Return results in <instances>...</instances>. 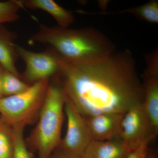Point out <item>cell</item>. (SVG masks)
<instances>
[{"mask_svg":"<svg viewBox=\"0 0 158 158\" xmlns=\"http://www.w3.org/2000/svg\"><path fill=\"white\" fill-rule=\"evenodd\" d=\"M66 98L84 117L125 113L141 103L143 84L128 50L92 62L70 64L60 60L56 76Z\"/></svg>","mask_w":158,"mask_h":158,"instance_id":"1","label":"cell"},{"mask_svg":"<svg viewBox=\"0 0 158 158\" xmlns=\"http://www.w3.org/2000/svg\"><path fill=\"white\" fill-rule=\"evenodd\" d=\"M29 41L48 45L62 61L70 64L96 61L116 52L112 41L92 28L69 29L41 24Z\"/></svg>","mask_w":158,"mask_h":158,"instance_id":"2","label":"cell"},{"mask_svg":"<svg viewBox=\"0 0 158 158\" xmlns=\"http://www.w3.org/2000/svg\"><path fill=\"white\" fill-rule=\"evenodd\" d=\"M65 99L56 79L55 82L50 81L37 125L27 139V145L32 152H37L38 158H50L60 145Z\"/></svg>","mask_w":158,"mask_h":158,"instance_id":"3","label":"cell"},{"mask_svg":"<svg viewBox=\"0 0 158 158\" xmlns=\"http://www.w3.org/2000/svg\"><path fill=\"white\" fill-rule=\"evenodd\" d=\"M50 81L44 79L22 93L0 98V116L11 127L32 123L38 118Z\"/></svg>","mask_w":158,"mask_h":158,"instance_id":"4","label":"cell"},{"mask_svg":"<svg viewBox=\"0 0 158 158\" xmlns=\"http://www.w3.org/2000/svg\"><path fill=\"white\" fill-rule=\"evenodd\" d=\"M64 112L67 118V129L57 149L66 158H82L92 141L88 126L85 118L66 97Z\"/></svg>","mask_w":158,"mask_h":158,"instance_id":"5","label":"cell"},{"mask_svg":"<svg viewBox=\"0 0 158 158\" xmlns=\"http://www.w3.org/2000/svg\"><path fill=\"white\" fill-rule=\"evenodd\" d=\"M18 58L25 64L21 78L29 85L56 76L60 70V59L49 47L41 52H35L16 44Z\"/></svg>","mask_w":158,"mask_h":158,"instance_id":"6","label":"cell"},{"mask_svg":"<svg viewBox=\"0 0 158 158\" xmlns=\"http://www.w3.org/2000/svg\"><path fill=\"white\" fill-rule=\"evenodd\" d=\"M116 138L131 152L144 141L154 139L142 103L135 105L124 113Z\"/></svg>","mask_w":158,"mask_h":158,"instance_id":"7","label":"cell"},{"mask_svg":"<svg viewBox=\"0 0 158 158\" xmlns=\"http://www.w3.org/2000/svg\"><path fill=\"white\" fill-rule=\"evenodd\" d=\"M145 59L147 66L143 76L144 95L142 105L155 138L158 134V56L149 54Z\"/></svg>","mask_w":158,"mask_h":158,"instance_id":"8","label":"cell"},{"mask_svg":"<svg viewBox=\"0 0 158 158\" xmlns=\"http://www.w3.org/2000/svg\"><path fill=\"white\" fill-rule=\"evenodd\" d=\"M124 114L102 113L84 117L92 141H108L116 138Z\"/></svg>","mask_w":158,"mask_h":158,"instance_id":"9","label":"cell"},{"mask_svg":"<svg viewBox=\"0 0 158 158\" xmlns=\"http://www.w3.org/2000/svg\"><path fill=\"white\" fill-rule=\"evenodd\" d=\"M131 151L117 138L108 141H91L82 158H126Z\"/></svg>","mask_w":158,"mask_h":158,"instance_id":"10","label":"cell"},{"mask_svg":"<svg viewBox=\"0 0 158 158\" xmlns=\"http://www.w3.org/2000/svg\"><path fill=\"white\" fill-rule=\"evenodd\" d=\"M16 37L15 33L4 24L0 25V65L6 70L21 78V75L16 66L19 58L15 44Z\"/></svg>","mask_w":158,"mask_h":158,"instance_id":"11","label":"cell"},{"mask_svg":"<svg viewBox=\"0 0 158 158\" xmlns=\"http://www.w3.org/2000/svg\"><path fill=\"white\" fill-rule=\"evenodd\" d=\"M20 2L23 8L46 11L53 17L60 27L68 28L74 21V17L71 11L53 0H21Z\"/></svg>","mask_w":158,"mask_h":158,"instance_id":"12","label":"cell"},{"mask_svg":"<svg viewBox=\"0 0 158 158\" xmlns=\"http://www.w3.org/2000/svg\"><path fill=\"white\" fill-rule=\"evenodd\" d=\"M99 14H130L137 18L150 23H158V2L152 0L148 2L130 9L113 12H102Z\"/></svg>","mask_w":158,"mask_h":158,"instance_id":"13","label":"cell"},{"mask_svg":"<svg viewBox=\"0 0 158 158\" xmlns=\"http://www.w3.org/2000/svg\"><path fill=\"white\" fill-rule=\"evenodd\" d=\"M31 85L16 76L3 69L2 73V90L3 97L12 96L27 90Z\"/></svg>","mask_w":158,"mask_h":158,"instance_id":"14","label":"cell"},{"mask_svg":"<svg viewBox=\"0 0 158 158\" xmlns=\"http://www.w3.org/2000/svg\"><path fill=\"white\" fill-rule=\"evenodd\" d=\"M12 127L0 116V158H13Z\"/></svg>","mask_w":158,"mask_h":158,"instance_id":"15","label":"cell"},{"mask_svg":"<svg viewBox=\"0 0 158 158\" xmlns=\"http://www.w3.org/2000/svg\"><path fill=\"white\" fill-rule=\"evenodd\" d=\"M25 127L18 125L12 127L13 131V158H33L32 152L29 149L24 138V129Z\"/></svg>","mask_w":158,"mask_h":158,"instance_id":"16","label":"cell"},{"mask_svg":"<svg viewBox=\"0 0 158 158\" xmlns=\"http://www.w3.org/2000/svg\"><path fill=\"white\" fill-rule=\"evenodd\" d=\"M23 8L20 1L0 2V25L16 21L20 18L19 12Z\"/></svg>","mask_w":158,"mask_h":158,"instance_id":"17","label":"cell"},{"mask_svg":"<svg viewBox=\"0 0 158 158\" xmlns=\"http://www.w3.org/2000/svg\"><path fill=\"white\" fill-rule=\"evenodd\" d=\"M150 141H146L130 152L126 158H148Z\"/></svg>","mask_w":158,"mask_h":158,"instance_id":"18","label":"cell"},{"mask_svg":"<svg viewBox=\"0 0 158 158\" xmlns=\"http://www.w3.org/2000/svg\"><path fill=\"white\" fill-rule=\"evenodd\" d=\"M50 158H67L62 155V154L59 152L58 149L56 150L51 155Z\"/></svg>","mask_w":158,"mask_h":158,"instance_id":"19","label":"cell"},{"mask_svg":"<svg viewBox=\"0 0 158 158\" xmlns=\"http://www.w3.org/2000/svg\"><path fill=\"white\" fill-rule=\"evenodd\" d=\"M4 68L0 65V98L3 97L2 90V73Z\"/></svg>","mask_w":158,"mask_h":158,"instance_id":"20","label":"cell"},{"mask_svg":"<svg viewBox=\"0 0 158 158\" xmlns=\"http://www.w3.org/2000/svg\"><path fill=\"white\" fill-rule=\"evenodd\" d=\"M148 158H158L157 154L155 151L150 149Z\"/></svg>","mask_w":158,"mask_h":158,"instance_id":"21","label":"cell"}]
</instances>
